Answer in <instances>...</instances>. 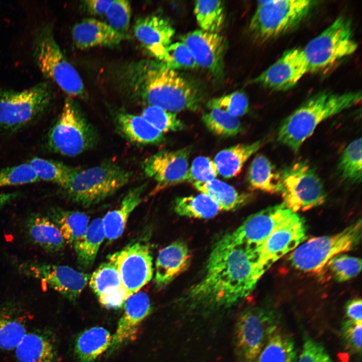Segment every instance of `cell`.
<instances>
[{
  "label": "cell",
  "instance_id": "1",
  "mask_svg": "<svg viewBox=\"0 0 362 362\" xmlns=\"http://www.w3.org/2000/svg\"><path fill=\"white\" fill-rule=\"evenodd\" d=\"M257 260L256 249L223 237L214 246L201 279L187 292L183 302L190 310L207 312L236 305L253 291L261 278Z\"/></svg>",
  "mask_w": 362,
  "mask_h": 362
},
{
  "label": "cell",
  "instance_id": "2",
  "mask_svg": "<svg viewBox=\"0 0 362 362\" xmlns=\"http://www.w3.org/2000/svg\"><path fill=\"white\" fill-rule=\"evenodd\" d=\"M361 100V94L358 91L318 93L282 121L278 130V141L296 152L321 122L354 107Z\"/></svg>",
  "mask_w": 362,
  "mask_h": 362
},
{
  "label": "cell",
  "instance_id": "3",
  "mask_svg": "<svg viewBox=\"0 0 362 362\" xmlns=\"http://www.w3.org/2000/svg\"><path fill=\"white\" fill-rule=\"evenodd\" d=\"M138 80L142 99L149 106L172 113L195 112L204 101L197 84L162 62L143 67Z\"/></svg>",
  "mask_w": 362,
  "mask_h": 362
},
{
  "label": "cell",
  "instance_id": "4",
  "mask_svg": "<svg viewBox=\"0 0 362 362\" xmlns=\"http://www.w3.org/2000/svg\"><path fill=\"white\" fill-rule=\"evenodd\" d=\"M132 172L113 162L79 169L62 189L63 196L84 207L97 204L116 193L130 180Z\"/></svg>",
  "mask_w": 362,
  "mask_h": 362
},
{
  "label": "cell",
  "instance_id": "5",
  "mask_svg": "<svg viewBox=\"0 0 362 362\" xmlns=\"http://www.w3.org/2000/svg\"><path fill=\"white\" fill-rule=\"evenodd\" d=\"M53 97L47 82L21 91L0 88V129L12 134L33 124L47 112Z\"/></svg>",
  "mask_w": 362,
  "mask_h": 362
},
{
  "label": "cell",
  "instance_id": "6",
  "mask_svg": "<svg viewBox=\"0 0 362 362\" xmlns=\"http://www.w3.org/2000/svg\"><path fill=\"white\" fill-rule=\"evenodd\" d=\"M312 3L308 0L259 2L248 28L250 37L262 44L290 32L306 18Z\"/></svg>",
  "mask_w": 362,
  "mask_h": 362
},
{
  "label": "cell",
  "instance_id": "7",
  "mask_svg": "<svg viewBox=\"0 0 362 362\" xmlns=\"http://www.w3.org/2000/svg\"><path fill=\"white\" fill-rule=\"evenodd\" d=\"M33 56L43 75L53 80L68 96H84L82 79L61 51L49 25H43L37 29L33 43Z\"/></svg>",
  "mask_w": 362,
  "mask_h": 362
},
{
  "label": "cell",
  "instance_id": "8",
  "mask_svg": "<svg viewBox=\"0 0 362 362\" xmlns=\"http://www.w3.org/2000/svg\"><path fill=\"white\" fill-rule=\"evenodd\" d=\"M357 48L350 21L343 16L337 17L303 49L308 64V72L330 69L353 54Z\"/></svg>",
  "mask_w": 362,
  "mask_h": 362
},
{
  "label": "cell",
  "instance_id": "9",
  "mask_svg": "<svg viewBox=\"0 0 362 362\" xmlns=\"http://www.w3.org/2000/svg\"><path fill=\"white\" fill-rule=\"evenodd\" d=\"M361 232L359 219L338 233L313 237L299 245L291 252L289 260L299 270L318 273L331 258L356 245Z\"/></svg>",
  "mask_w": 362,
  "mask_h": 362
},
{
  "label": "cell",
  "instance_id": "10",
  "mask_svg": "<svg viewBox=\"0 0 362 362\" xmlns=\"http://www.w3.org/2000/svg\"><path fill=\"white\" fill-rule=\"evenodd\" d=\"M97 140V133L93 126L68 100L48 132L46 143L53 152L74 157L92 148Z\"/></svg>",
  "mask_w": 362,
  "mask_h": 362
},
{
  "label": "cell",
  "instance_id": "11",
  "mask_svg": "<svg viewBox=\"0 0 362 362\" xmlns=\"http://www.w3.org/2000/svg\"><path fill=\"white\" fill-rule=\"evenodd\" d=\"M283 204L294 213L322 205L326 199L323 184L318 174L304 161L287 166L279 171Z\"/></svg>",
  "mask_w": 362,
  "mask_h": 362
},
{
  "label": "cell",
  "instance_id": "12",
  "mask_svg": "<svg viewBox=\"0 0 362 362\" xmlns=\"http://www.w3.org/2000/svg\"><path fill=\"white\" fill-rule=\"evenodd\" d=\"M278 318L271 310L260 307L245 309L234 328V349L238 362H254L270 336L277 329Z\"/></svg>",
  "mask_w": 362,
  "mask_h": 362
},
{
  "label": "cell",
  "instance_id": "13",
  "mask_svg": "<svg viewBox=\"0 0 362 362\" xmlns=\"http://www.w3.org/2000/svg\"><path fill=\"white\" fill-rule=\"evenodd\" d=\"M14 265L20 274L41 281L71 302L79 297L91 276L67 265L37 260H16Z\"/></svg>",
  "mask_w": 362,
  "mask_h": 362
},
{
  "label": "cell",
  "instance_id": "14",
  "mask_svg": "<svg viewBox=\"0 0 362 362\" xmlns=\"http://www.w3.org/2000/svg\"><path fill=\"white\" fill-rule=\"evenodd\" d=\"M304 220L293 213L274 230L257 250V269L260 277L287 253L293 251L306 239Z\"/></svg>",
  "mask_w": 362,
  "mask_h": 362
},
{
  "label": "cell",
  "instance_id": "15",
  "mask_svg": "<svg viewBox=\"0 0 362 362\" xmlns=\"http://www.w3.org/2000/svg\"><path fill=\"white\" fill-rule=\"evenodd\" d=\"M118 267L122 284L129 297L151 280L152 257L149 246L134 243L111 255Z\"/></svg>",
  "mask_w": 362,
  "mask_h": 362
},
{
  "label": "cell",
  "instance_id": "16",
  "mask_svg": "<svg viewBox=\"0 0 362 362\" xmlns=\"http://www.w3.org/2000/svg\"><path fill=\"white\" fill-rule=\"evenodd\" d=\"M293 213L283 203L251 215L235 231L224 237L229 242L258 250L276 227Z\"/></svg>",
  "mask_w": 362,
  "mask_h": 362
},
{
  "label": "cell",
  "instance_id": "17",
  "mask_svg": "<svg viewBox=\"0 0 362 362\" xmlns=\"http://www.w3.org/2000/svg\"><path fill=\"white\" fill-rule=\"evenodd\" d=\"M191 152L190 147L175 150L163 149L143 161L142 167L145 175L156 183L151 195L186 181Z\"/></svg>",
  "mask_w": 362,
  "mask_h": 362
},
{
  "label": "cell",
  "instance_id": "18",
  "mask_svg": "<svg viewBox=\"0 0 362 362\" xmlns=\"http://www.w3.org/2000/svg\"><path fill=\"white\" fill-rule=\"evenodd\" d=\"M180 40L188 47L199 67L208 70L216 79L224 78L227 43L222 36L196 30L181 36Z\"/></svg>",
  "mask_w": 362,
  "mask_h": 362
},
{
  "label": "cell",
  "instance_id": "19",
  "mask_svg": "<svg viewBox=\"0 0 362 362\" xmlns=\"http://www.w3.org/2000/svg\"><path fill=\"white\" fill-rule=\"evenodd\" d=\"M308 72V64L303 49L284 52L272 65L251 80L252 83L275 91L293 88Z\"/></svg>",
  "mask_w": 362,
  "mask_h": 362
},
{
  "label": "cell",
  "instance_id": "20",
  "mask_svg": "<svg viewBox=\"0 0 362 362\" xmlns=\"http://www.w3.org/2000/svg\"><path fill=\"white\" fill-rule=\"evenodd\" d=\"M89 284L101 304L108 308H119L129 298L111 255L91 275Z\"/></svg>",
  "mask_w": 362,
  "mask_h": 362
},
{
  "label": "cell",
  "instance_id": "21",
  "mask_svg": "<svg viewBox=\"0 0 362 362\" xmlns=\"http://www.w3.org/2000/svg\"><path fill=\"white\" fill-rule=\"evenodd\" d=\"M15 349L18 362H59L55 334L48 327L27 332Z\"/></svg>",
  "mask_w": 362,
  "mask_h": 362
},
{
  "label": "cell",
  "instance_id": "22",
  "mask_svg": "<svg viewBox=\"0 0 362 362\" xmlns=\"http://www.w3.org/2000/svg\"><path fill=\"white\" fill-rule=\"evenodd\" d=\"M28 314L19 299L0 302V350H11L17 346L27 332Z\"/></svg>",
  "mask_w": 362,
  "mask_h": 362
},
{
  "label": "cell",
  "instance_id": "23",
  "mask_svg": "<svg viewBox=\"0 0 362 362\" xmlns=\"http://www.w3.org/2000/svg\"><path fill=\"white\" fill-rule=\"evenodd\" d=\"M134 30L136 38L146 49L162 61L175 33L169 22L160 16H148L137 20Z\"/></svg>",
  "mask_w": 362,
  "mask_h": 362
},
{
  "label": "cell",
  "instance_id": "24",
  "mask_svg": "<svg viewBox=\"0 0 362 362\" xmlns=\"http://www.w3.org/2000/svg\"><path fill=\"white\" fill-rule=\"evenodd\" d=\"M125 311L118 321L109 350L113 352L135 334L139 325L151 311L150 300L144 292L130 296L125 303Z\"/></svg>",
  "mask_w": 362,
  "mask_h": 362
},
{
  "label": "cell",
  "instance_id": "25",
  "mask_svg": "<svg viewBox=\"0 0 362 362\" xmlns=\"http://www.w3.org/2000/svg\"><path fill=\"white\" fill-rule=\"evenodd\" d=\"M23 229L30 243L47 252L60 251L66 245L58 228L46 215L31 213L24 221Z\"/></svg>",
  "mask_w": 362,
  "mask_h": 362
},
{
  "label": "cell",
  "instance_id": "26",
  "mask_svg": "<svg viewBox=\"0 0 362 362\" xmlns=\"http://www.w3.org/2000/svg\"><path fill=\"white\" fill-rule=\"evenodd\" d=\"M190 260L189 249L184 242H174L162 249L155 262L156 287L162 288L171 283L187 268Z\"/></svg>",
  "mask_w": 362,
  "mask_h": 362
},
{
  "label": "cell",
  "instance_id": "27",
  "mask_svg": "<svg viewBox=\"0 0 362 362\" xmlns=\"http://www.w3.org/2000/svg\"><path fill=\"white\" fill-rule=\"evenodd\" d=\"M72 36L75 46L80 49L117 45L123 36L109 24L93 18L76 24L73 28Z\"/></svg>",
  "mask_w": 362,
  "mask_h": 362
},
{
  "label": "cell",
  "instance_id": "28",
  "mask_svg": "<svg viewBox=\"0 0 362 362\" xmlns=\"http://www.w3.org/2000/svg\"><path fill=\"white\" fill-rule=\"evenodd\" d=\"M145 186L144 184L130 189L120 205L103 218L105 236L109 241L118 239L122 234L130 215L142 202Z\"/></svg>",
  "mask_w": 362,
  "mask_h": 362
},
{
  "label": "cell",
  "instance_id": "29",
  "mask_svg": "<svg viewBox=\"0 0 362 362\" xmlns=\"http://www.w3.org/2000/svg\"><path fill=\"white\" fill-rule=\"evenodd\" d=\"M46 215L57 226L66 244L73 248L82 239L88 226L89 217L83 212L54 207L49 208Z\"/></svg>",
  "mask_w": 362,
  "mask_h": 362
},
{
  "label": "cell",
  "instance_id": "30",
  "mask_svg": "<svg viewBox=\"0 0 362 362\" xmlns=\"http://www.w3.org/2000/svg\"><path fill=\"white\" fill-rule=\"evenodd\" d=\"M117 126L126 139L136 144H155L164 139L163 133L142 116L120 113L117 117Z\"/></svg>",
  "mask_w": 362,
  "mask_h": 362
},
{
  "label": "cell",
  "instance_id": "31",
  "mask_svg": "<svg viewBox=\"0 0 362 362\" xmlns=\"http://www.w3.org/2000/svg\"><path fill=\"white\" fill-rule=\"evenodd\" d=\"M262 145V142L258 140L251 143L238 144L221 150L213 160L218 173L226 178L236 176L245 162Z\"/></svg>",
  "mask_w": 362,
  "mask_h": 362
},
{
  "label": "cell",
  "instance_id": "32",
  "mask_svg": "<svg viewBox=\"0 0 362 362\" xmlns=\"http://www.w3.org/2000/svg\"><path fill=\"white\" fill-rule=\"evenodd\" d=\"M112 335L106 329L94 327L81 333L75 344V354L80 362H94L110 347Z\"/></svg>",
  "mask_w": 362,
  "mask_h": 362
},
{
  "label": "cell",
  "instance_id": "33",
  "mask_svg": "<svg viewBox=\"0 0 362 362\" xmlns=\"http://www.w3.org/2000/svg\"><path fill=\"white\" fill-rule=\"evenodd\" d=\"M201 193L209 196L220 207L221 210L230 211L245 204L250 198L249 194L239 193L231 186L218 179L193 184Z\"/></svg>",
  "mask_w": 362,
  "mask_h": 362
},
{
  "label": "cell",
  "instance_id": "34",
  "mask_svg": "<svg viewBox=\"0 0 362 362\" xmlns=\"http://www.w3.org/2000/svg\"><path fill=\"white\" fill-rule=\"evenodd\" d=\"M106 238L103 218L93 220L86 231L74 249L77 263L82 270L90 269L96 258L99 248Z\"/></svg>",
  "mask_w": 362,
  "mask_h": 362
},
{
  "label": "cell",
  "instance_id": "35",
  "mask_svg": "<svg viewBox=\"0 0 362 362\" xmlns=\"http://www.w3.org/2000/svg\"><path fill=\"white\" fill-rule=\"evenodd\" d=\"M247 180L253 190L279 194V172L263 155L256 156L251 162L247 174Z\"/></svg>",
  "mask_w": 362,
  "mask_h": 362
},
{
  "label": "cell",
  "instance_id": "36",
  "mask_svg": "<svg viewBox=\"0 0 362 362\" xmlns=\"http://www.w3.org/2000/svg\"><path fill=\"white\" fill-rule=\"evenodd\" d=\"M295 342L289 335L277 329L261 351L257 362H296Z\"/></svg>",
  "mask_w": 362,
  "mask_h": 362
},
{
  "label": "cell",
  "instance_id": "37",
  "mask_svg": "<svg viewBox=\"0 0 362 362\" xmlns=\"http://www.w3.org/2000/svg\"><path fill=\"white\" fill-rule=\"evenodd\" d=\"M27 162L34 169L40 180L55 184L65 188L80 169L53 160L33 157Z\"/></svg>",
  "mask_w": 362,
  "mask_h": 362
},
{
  "label": "cell",
  "instance_id": "38",
  "mask_svg": "<svg viewBox=\"0 0 362 362\" xmlns=\"http://www.w3.org/2000/svg\"><path fill=\"white\" fill-rule=\"evenodd\" d=\"M173 209L179 215L201 219L213 218L221 210L213 200L203 193L176 198Z\"/></svg>",
  "mask_w": 362,
  "mask_h": 362
},
{
  "label": "cell",
  "instance_id": "39",
  "mask_svg": "<svg viewBox=\"0 0 362 362\" xmlns=\"http://www.w3.org/2000/svg\"><path fill=\"white\" fill-rule=\"evenodd\" d=\"M361 269L360 258L340 253L331 258L318 273L321 280L345 282L356 277Z\"/></svg>",
  "mask_w": 362,
  "mask_h": 362
},
{
  "label": "cell",
  "instance_id": "40",
  "mask_svg": "<svg viewBox=\"0 0 362 362\" xmlns=\"http://www.w3.org/2000/svg\"><path fill=\"white\" fill-rule=\"evenodd\" d=\"M194 14L200 30L219 33L225 22V7L221 1H197Z\"/></svg>",
  "mask_w": 362,
  "mask_h": 362
},
{
  "label": "cell",
  "instance_id": "41",
  "mask_svg": "<svg viewBox=\"0 0 362 362\" xmlns=\"http://www.w3.org/2000/svg\"><path fill=\"white\" fill-rule=\"evenodd\" d=\"M361 138L350 142L343 150L338 162V172L343 180L350 184L361 180Z\"/></svg>",
  "mask_w": 362,
  "mask_h": 362
},
{
  "label": "cell",
  "instance_id": "42",
  "mask_svg": "<svg viewBox=\"0 0 362 362\" xmlns=\"http://www.w3.org/2000/svg\"><path fill=\"white\" fill-rule=\"evenodd\" d=\"M202 119L210 131L219 136L233 137L243 130L238 117L231 116L221 110H210L203 115Z\"/></svg>",
  "mask_w": 362,
  "mask_h": 362
},
{
  "label": "cell",
  "instance_id": "43",
  "mask_svg": "<svg viewBox=\"0 0 362 362\" xmlns=\"http://www.w3.org/2000/svg\"><path fill=\"white\" fill-rule=\"evenodd\" d=\"M141 116L163 133L178 131L185 128V124L177 117L175 113L157 106H148L142 111Z\"/></svg>",
  "mask_w": 362,
  "mask_h": 362
},
{
  "label": "cell",
  "instance_id": "44",
  "mask_svg": "<svg viewBox=\"0 0 362 362\" xmlns=\"http://www.w3.org/2000/svg\"><path fill=\"white\" fill-rule=\"evenodd\" d=\"M207 107L210 110H221L231 116L238 118L248 112L249 103L246 95L243 92L236 91L210 100L207 103Z\"/></svg>",
  "mask_w": 362,
  "mask_h": 362
},
{
  "label": "cell",
  "instance_id": "45",
  "mask_svg": "<svg viewBox=\"0 0 362 362\" xmlns=\"http://www.w3.org/2000/svg\"><path fill=\"white\" fill-rule=\"evenodd\" d=\"M161 62L167 68L174 70L199 67L188 47L182 41L169 45Z\"/></svg>",
  "mask_w": 362,
  "mask_h": 362
},
{
  "label": "cell",
  "instance_id": "46",
  "mask_svg": "<svg viewBox=\"0 0 362 362\" xmlns=\"http://www.w3.org/2000/svg\"><path fill=\"white\" fill-rule=\"evenodd\" d=\"M40 181L27 162L0 168V187L33 184Z\"/></svg>",
  "mask_w": 362,
  "mask_h": 362
},
{
  "label": "cell",
  "instance_id": "47",
  "mask_svg": "<svg viewBox=\"0 0 362 362\" xmlns=\"http://www.w3.org/2000/svg\"><path fill=\"white\" fill-rule=\"evenodd\" d=\"M218 174L213 160L208 157L198 156L188 169L185 182L204 183L215 179Z\"/></svg>",
  "mask_w": 362,
  "mask_h": 362
},
{
  "label": "cell",
  "instance_id": "48",
  "mask_svg": "<svg viewBox=\"0 0 362 362\" xmlns=\"http://www.w3.org/2000/svg\"><path fill=\"white\" fill-rule=\"evenodd\" d=\"M106 15L109 25L115 30L121 33L128 29L131 16L128 1H112Z\"/></svg>",
  "mask_w": 362,
  "mask_h": 362
},
{
  "label": "cell",
  "instance_id": "49",
  "mask_svg": "<svg viewBox=\"0 0 362 362\" xmlns=\"http://www.w3.org/2000/svg\"><path fill=\"white\" fill-rule=\"evenodd\" d=\"M297 362H335L325 348L313 339H305Z\"/></svg>",
  "mask_w": 362,
  "mask_h": 362
},
{
  "label": "cell",
  "instance_id": "50",
  "mask_svg": "<svg viewBox=\"0 0 362 362\" xmlns=\"http://www.w3.org/2000/svg\"><path fill=\"white\" fill-rule=\"evenodd\" d=\"M362 322L346 319L342 324V337L346 345L352 351L360 354L361 351Z\"/></svg>",
  "mask_w": 362,
  "mask_h": 362
},
{
  "label": "cell",
  "instance_id": "51",
  "mask_svg": "<svg viewBox=\"0 0 362 362\" xmlns=\"http://www.w3.org/2000/svg\"><path fill=\"white\" fill-rule=\"evenodd\" d=\"M361 300L354 298L348 301L345 305L346 319L357 322H362Z\"/></svg>",
  "mask_w": 362,
  "mask_h": 362
},
{
  "label": "cell",
  "instance_id": "52",
  "mask_svg": "<svg viewBox=\"0 0 362 362\" xmlns=\"http://www.w3.org/2000/svg\"><path fill=\"white\" fill-rule=\"evenodd\" d=\"M112 1L88 0L84 1V5L88 12L95 15L106 14Z\"/></svg>",
  "mask_w": 362,
  "mask_h": 362
},
{
  "label": "cell",
  "instance_id": "53",
  "mask_svg": "<svg viewBox=\"0 0 362 362\" xmlns=\"http://www.w3.org/2000/svg\"><path fill=\"white\" fill-rule=\"evenodd\" d=\"M21 195L20 192L0 193V209L19 198Z\"/></svg>",
  "mask_w": 362,
  "mask_h": 362
}]
</instances>
